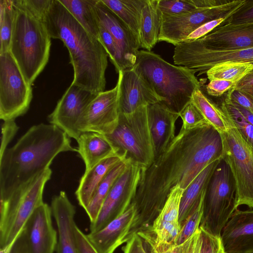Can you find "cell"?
Returning a JSON list of instances; mask_svg holds the SVG:
<instances>
[{
	"label": "cell",
	"instance_id": "1",
	"mask_svg": "<svg viewBox=\"0 0 253 253\" xmlns=\"http://www.w3.org/2000/svg\"><path fill=\"white\" fill-rule=\"evenodd\" d=\"M220 133L210 124L191 129L182 127L167 149L147 168L141 169L132 200L136 213L129 236L151 229L171 189L184 191L211 163L222 159Z\"/></svg>",
	"mask_w": 253,
	"mask_h": 253
},
{
	"label": "cell",
	"instance_id": "2",
	"mask_svg": "<svg viewBox=\"0 0 253 253\" xmlns=\"http://www.w3.org/2000/svg\"><path fill=\"white\" fill-rule=\"evenodd\" d=\"M67 151L78 149L59 127L45 124L31 127L0 156V202L49 169L58 154Z\"/></svg>",
	"mask_w": 253,
	"mask_h": 253
},
{
	"label": "cell",
	"instance_id": "3",
	"mask_svg": "<svg viewBox=\"0 0 253 253\" xmlns=\"http://www.w3.org/2000/svg\"><path fill=\"white\" fill-rule=\"evenodd\" d=\"M43 22L51 38L62 41L74 69L71 84L94 93L105 91L108 54L59 0H52Z\"/></svg>",
	"mask_w": 253,
	"mask_h": 253
},
{
	"label": "cell",
	"instance_id": "4",
	"mask_svg": "<svg viewBox=\"0 0 253 253\" xmlns=\"http://www.w3.org/2000/svg\"><path fill=\"white\" fill-rule=\"evenodd\" d=\"M133 68L162 99L160 102L177 113L200 89L193 71L172 65L152 51L139 50Z\"/></svg>",
	"mask_w": 253,
	"mask_h": 253
},
{
	"label": "cell",
	"instance_id": "5",
	"mask_svg": "<svg viewBox=\"0 0 253 253\" xmlns=\"http://www.w3.org/2000/svg\"><path fill=\"white\" fill-rule=\"evenodd\" d=\"M13 4L15 16L9 51L32 85L48 61L51 38L43 21Z\"/></svg>",
	"mask_w": 253,
	"mask_h": 253
},
{
	"label": "cell",
	"instance_id": "6",
	"mask_svg": "<svg viewBox=\"0 0 253 253\" xmlns=\"http://www.w3.org/2000/svg\"><path fill=\"white\" fill-rule=\"evenodd\" d=\"M118 156L124 161L139 166L149 167L155 159L147 106L139 107L129 114L120 113L114 131L105 135Z\"/></svg>",
	"mask_w": 253,
	"mask_h": 253
},
{
	"label": "cell",
	"instance_id": "7",
	"mask_svg": "<svg viewBox=\"0 0 253 253\" xmlns=\"http://www.w3.org/2000/svg\"><path fill=\"white\" fill-rule=\"evenodd\" d=\"M52 171L47 169L34 179L0 202V251L15 239L35 210L43 203L42 195Z\"/></svg>",
	"mask_w": 253,
	"mask_h": 253
},
{
	"label": "cell",
	"instance_id": "8",
	"mask_svg": "<svg viewBox=\"0 0 253 253\" xmlns=\"http://www.w3.org/2000/svg\"><path fill=\"white\" fill-rule=\"evenodd\" d=\"M223 111L227 129L220 133L223 142L222 159L229 166L235 181V208L238 209L240 206L246 205L253 208V147Z\"/></svg>",
	"mask_w": 253,
	"mask_h": 253
},
{
	"label": "cell",
	"instance_id": "9",
	"mask_svg": "<svg viewBox=\"0 0 253 253\" xmlns=\"http://www.w3.org/2000/svg\"><path fill=\"white\" fill-rule=\"evenodd\" d=\"M236 187L228 164L222 159L216 168L206 190L200 227L220 236L235 211Z\"/></svg>",
	"mask_w": 253,
	"mask_h": 253
},
{
	"label": "cell",
	"instance_id": "10",
	"mask_svg": "<svg viewBox=\"0 0 253 253\" xmlns=\"http://www.w3.org/2000/svg\"><path fill=\"white\" fill-rule=\"evenodd\" d=\"M246 0H218L214 5L198 8L177 15L162 13L159 42L175 46L183 42L193 32L203 24L220 18L232 16Z\"/></svg>",
	"mask_w": 253,
	"mask_h": 253
},
{
	"label": "cell",
	"instance_id": "11",
	"mask_svg": "<svg viewBox=\"0 0 253 253\" xmlns=\"http://www.w3.org/2000/svg\"><path fill=\"white\" fill-rule=\"evenodd\" d=\"M32 85L26 81L8 51L0 54V119L15 120L28 110Z\"/></svg>",
	"mask_w": 253,
	"mask_h": 253
},
{
	"label": "cell",
	"instance_id": "12",
	"mask_svg": "<svg viewBox=\"0 0 253 253\" xmlns=\"http://www.w3.org/2000/svg\"><path fill=\"white\" fill-rule=\"evenodd\" d=\"M173 59L175 65L198 73L199 76L206 74L219 63L231 61L253 65V47L216 50L206 48L194 42H183L175 46Z\"/></svg>",
	"mask_w": 253,
	"mask_h": 253
},
{
	"label": "cell",
	"instance_id": "13",
	"mask_svg": "<svg viewBox=\"0 0 253 253\" xmlns=\"http://www.w3.org/2000/svg\"><path fill=\"white\" fill-rule=\"evenodd\" d=\"M141 169L139 166L128 162L125 171L111 187L96 219L90 223V233L100 230L128 209L135 195Z\"/></svg>",
	"mask_w": 253,
	"mask_h": 253
},
{
	"label": "cell",
	"instance_id": "14",
	"mask_svg": "<svg viewBox=\"0 0 253 253\" xmlns=\"http://www.w3.org/2000/svg\"><path fill=\"white\" fill-rule=\"evenodd\" d=\"M119 95L118 82L113 88L98 93L84 112L78 124L79 131L112 133L119 122Z\"/></svg>",
	"mask_w": 253,
	"mask_h": 253
},
{
	"label": "cell",
	"instance_id": "15",
	"mask_svg": "<svg viewBox=\"0 0 253 253\" xmlns=\"http://www.w3.org/2000/svg\"><path fill=\"white\" fill-rule=\"evenodd\" d=\"M97 94L71 84L48 116L49 123L77 141L82 133L78 129L79 122L87 105Z\"/></svg>",
	"mask_w": 253,
	"mask_h": 253
},
{
	"label": "cell",
	"instance_id": "16",
	"mask_svg": "<svg viewBox=\"0 0 253 253\" xmlns=\"http://www.w3.org/2000/svg\"><path fill=\"white\" fill-rule=\"evenodd\" d=\"M118 74L120 113H131L140 107L162 101L147 82L133 67L121 70Z\"/></svg>",
	"mask_w": 253,
	"mask_h": 253
},
{
	"label": "cell",
	"instance_id": "17",
	"mask_svg": "<svg viewBox=\"0 0 253 253\" xmlns=\"http://www.w3.org/2000/svg\"><path fill=\"white\" fill-rule=\"evenodd\" d=\"M95 10L98 22L109 31L119 46L126 69L133 67L141 48L138 37L101 0H96Z\"/></svg>",
	"mask_w": 253,
	"mask_h": 253
},
{
	"label": "cell",
	"instance_id": "18",
	"mask_svg": "<svg viewBox=\"0 0 253 253\" xmlns=\"http://www.w3.org/2000/svg\"><path fill=\"white\" fill-rule=\"evenodd\" d=\"M51 207L43 203L33 211L24 226L30 253H53L58 243Z\"/></svg>",
	"mask_w": 253,
	"mask_h": 253
},
{
	"label": "cell",
	"instance_id": "19",
	"mask_svg": "<svg viewBox=\"0 0 253 253\" xmlns=\"http://www.w3.org/2000/svg\"><path fill=\"white\" fill-rule=\"evenodd\" d=\"M194 42L207 48L234 50L253 47V23L221 25Z\"/></svg>",
	"mask_w": 253,
	"mask_h": 253
},
{
	"label": "cell",
	"instance_id": "20",
	"mask_svg": "<svg viewBox=\"0 0 253 253\" xmlns=\"http://www.w3.org/2000/svg\"><path fill=\"white\" fill-rule=\"evenodd\" d=\"M220 237L226 253H253V210L237 209Z\"/></svg>",
	"mask_w": 253,
	"mask_h": 253
},
{
	"label": "cell",
	"instance_id": "21",
	"mask_svg": "<svg viewBox=\"0 0 253 253\" xmlns=\"http://www.w3.org/2000/svg\"><path fill=\"white\" fill-rule=\"evenodd\" d=\"M136 213L131 203L128 209L100 230L89 233L87 236L98 253H113L127 241Z\"/></svg>",
	"mask_w": 253,
	"mask_h": 253
},
{
	"label": "cell",
	"instance_id": "22",
	"mask_svg": "<svg viewBox=\"0 0 253 253\" xmlns=\"http://www.w3.org/2000/svg\"><path fill=\"white\" fill-rule=\"evenodd\" d=\"M50 207L58 230L57 253H78L74 231L75 207L62 191L52 198Z\"/></svg>",
	"mask_w": 253,
	"mask_h": 253
},
{
	"label": "cell",
	"instance_id": "23",
	"mask_svg": "<svg viewBox=\"0 0 253 253\" xmlns=\"http://www.w3.org/2000/svg\"><path fill=\"white\" fill-rule=\"evenodd\" d=\"M147 111L156 159L175 137V123L179 115L160 102L148 105Z\"/></svg>",
	"mask_w": 253,
	"mask_h": 253
},
{
	"label": "cell",
	"instance_id": "24",
	"mask_svg": "<svg viewBox=\"0 0 253 253\" xmlns=\"http://www.w3.org/2000/svg\"><path fill=\"white\" fill-rule=\"evenodd\" d=\"M78 152L84 161L87 171L102 160L118 156L111 143L103 134L83 132L78 140Z\"/></svg>",
	"mask_w": 253,
	"mask_h": 253
},
{
	"label": "cell",
	"instance_id": "25",
	"mask_svg": "<svg viewBox=\"0 0 253 253\" xmlns=\"http://www.w3.org/2000/svg\"><path fill=\"white\" fill-rule=\"evenodd\" d=\"M124 161L119 156L107 158L84 172L75 192L79 204L84 210L90 203L98 186L107 174L118 164Z\"/></svg>",
	"mask_w": 253,
	"mask_h": 253
},
{
	"label": "cell",
	"instance_id": "26",
	"mask_svg": "<svg viewBox=\"0 0 253 253\" xmlns=\"http://www.w3.org/2000/svg\"><path fill=\"white\" fill-rule=\"evenodd\" d=\"M162 12L158 6V0H145L142 7L139 28L141 48L151 51L159 42Z\"/></svg>",
	"mask_w": 253,
	"mask_h": 253
},
{
	"label": "cell",
	"instance_id": "27",
	"mask_svg": "<svg viewBox=\"0 0 253 253\" xmlns=\"http://www.w3.org/2000/svg\"><path fill=\"white\" fill-rule=\"evenodd\" d=\"M216 160L206 167L184 191L180 205L179 222L181 226L194 205L208 186L212 175L220 162Z\"/></svg>",
	"mask_w": 253,
	"mask_h": 253
},
{
	"label": "cell",
	"instance_id": "28",
	"mask_svg": "<svg viewBox=\"0 0 253 253\" xmlns=\"http://www.w3.org/2000/svg\"><path fill=\"white\" fill-rule=\"evenodd\" d=\"M59 1L87 31L99 40V22L95 10L96 0Z\"/></svg>",
	"mask_w": 253,
	"mask_h": 253
},
{
	"label": "cell",
	"instance_id": "29",
	"mask_svg": "<svg viewBox=\"0 0 253 253\" xmlns=\"http://www.w3.org/2000/svg\"><path fill=\"white\" fill-rule=\"evenodd\" d=\"M128 164L126 161H122L110 170L98 186L90 203L84 210L90 223L96 219L111 187L117 179L125 171Z\"/></svg>",
	"mask_w": 253,
	"mask_h": 253
},
{
	"label": "cell",
	"instance_id": "30",
	"mask_svg": "<svg viewBox=\"0 0 253 253\" xmlns=\"http://www.w3.org/2000/svg\"><path fill=\"white\" fill-rule=\"evenodd\" d=\"M139 38L141 13L145 0H101Z\"/></svg>",
	"mask_w": 253,
	"mask_h": 253
},
{
	"label": "cell",
	"instance_id": "31",
	"mask_svg": "<svg viewBox=\"0 0 253 253\" xmlns=\"http://www.w3.org/2000/svg\"><path fill=\"white\" fill-rule=\"evenodd\" d=\"M191 101L210 125L220 133L227 130V124L224 112L220 106L206 96L201 88L195 91Z\"/></svg>",
	"mask_w": 253,
	"mask_h": 253
},
{
	"label": "cell",
	"instance_id": "32",
	"mask_svg": "<svg viewBox=\"0 0 253 253\" xmlns=\"http://www.w3.org/2000/svg\"><path fill=\"white\" fill-rule=\"evenodd\" d=\"M253 71V65L248 63L227 61L215 64L206 75L208 79H219L237 84Z\"/></svg>",
	"mask_w": 253,
	"mask_h": 253
},
{
	"label": "cell",
	"instance_id": "33",
	"mask_svg": "<svg viewBox=\"0 0 253 253\" xmlns=\"http://www.w3.org/2000/svg\"><path fill=\"white\" fill-rule=\"evenodd\" d=\"M184 191L179 185L171 189L162 210L155 220L150 230L164 223L179 222L180 205Z\"/></svg>",
	"mask_w": 253,
	"mask_h": 253
},
{
	"label": "cell",
	"instance_id": "34",
	"mask_svg": "<svg viewBox=\"0 0 253 253\" xmlns=\"http://www.w3.org/2000/svg\"><path fill=\"white\" fill-rule=\"evenodd\" d=\"M14 16L12 0H0V54L9 51Z\"/></svg>",
	"mask_w": 253,
	"mask_h": 253
},
{
	"label": "cell",
	"instance_id": "35",
	"mask_svg": "<svg viewBox=\"0 0 253 253\" xmlns=\"http://www.w3.org/2000/svg\"><path fill=\"white\" fill-rule=\"evenodd\" d=\"M206 190L204 191L181 225L179 234L175 242L176 245L184 243L199 229L203 214Z\"/></svg>",
	"mask_w": 253,
	"mask_h": 253
},
{
	"label": "cell",
	"instance_id": "36",
	"mask_svg": "<svg viewBox=\"0 0 253 253\" xmlns=\"http://www.w3.org/2000/svg\"><path fill=\"white\" fill-rule=\"evenodd\" d=\"M244 139L253 147V126L244 117L227 95L220 105Z\"/></svg>",
	"mask_w": 253,
	"mask_h": 253
},
{
	"label": "cell",
	"instance_id": "37",
	"mask_svg": "<svg viewBox=\"0 0 253 253\" xmlns=\"http://www.w3.org/2000/svg\"><path fill=\"white\" fill-rule=\"evenodd\" d=\"M99 40L118 73L126 69L121 51L109 31L99 22Z\"/></svg>",
	"mask_w": 253,
	"mask_h": 253
},
{
	"label": "cell",
	"instance_id": "38",
	"mask_svg": "<svg viewBox=\"0 0 253 253\" xmlns=\"http://www.w3.org/2000/svg\"><path fill=\"white\" fill-rule=\"evenodd\" d=\"M158 6L163 14L177 15L201 8L200 0H158Z\"/></svg>",
	"mask_w": 253,
	"mask_h": 253
},
{
	"label": "cell",
	"instance_id": "39",
	"mask_svg": "<svg viewBox=\"0 0 253 253\" xmlns=\"http://www.w3.org/2000/svg\"><path fill=\"white\" fill-rule=\"evenodd\" d=\"M182 122L181 127L191 129L209 124L200 111L191 101L179 113Z\"/></svg>",
	"mask_w": 253,
	"mask_h": 253
},
{
	"label": "cell",
	"instance_id": "40",
	"mask_svg": "<svg viewBox=\"0 0 253 253\" xmlns=\"http://www.w3.org/2000/svg\"><path fill=\"white\" fill-rule=\"evenodd\" d=\"M16 5L28 11L38 18L43 21L52 0H12Z\"/></svg>",
	"mask_w": 253,
	"mask_h": 253
},
{
	"label": "cell",
	"instance_id": "41",
	"mask_svg": "<svg viewBox=\"0 0 253 253\" xmlns=\"http://www.w3.org/2000/svg\"><path fill=\"white\" fill-rule=\"evenodd\" d=\"M199 228L201 238L200 253H226L220 236L213 235L201 227Z\"/></svg>",
	"mask_w": 253,
	"mask_h": 253
},
{
	"label": "cell",
	"instance_id": "42",
	"mask_svg": "<svg viewBox=\"0 0 253 253\" xmlns=\"http://www.w3.org/2000/svg\"><path fill=\"white\" fill-rule=\"evenodd\" d=\"M231 17L227 16L220 18L203 24L191 33L183 42L194 41L205 36L216 27L230 22Z\"/></svg>",
	"mask_w": 253,
	"mask_h": 253
},
{
	"label": "cell",
	"instance_id": "43",
	"mask_svg": "<svg viewBox=\"0 0 253 253\" xmlns=\"http://www.w3.org/2000/svg\"><path fill=\"white\" fill-rule=\"evenodd\" d=\"M230 22L235 23H253V0H246L232 16Z\"/></svg>",
	"mask_w": 253,
	"mask_h": 253
},
{
	"label": "cell",
	"instance_id": "44",
	"mask_svg": "<svg viewBox=\"0 0 253 253\" xmlns=\"http://www.w3.org/2000/svg\"><path fill=\"white\" fill-rule=\"evenodd\" d=\"M236 84L229 81L215 79L210 81L206 86L208 94L214 97L221 96L232 88Z\"/></svg>",
	"mask_w": 253,
	"mask_h": 253
},
{
	"label": "cell",
	"instance_id": "45",
	"mask_svg": "<svg viewBox=\"0 0 253 253\" xmlns=\"http://www.w3.org/2000/svg\"><path fill=\"white\" fill-rule=\"evenodd\" d=\"M19 129L14 120L4 121L1 126V139L0 156L7 148L8 144L12 140Z\"/></svg>",
	"mask_w": 253,
	"mask_h": 253
},
{
	"label": "cell",
	"instance_id": "46",
	"mask_svg": "<svg viewBox=\"0 0 253 253\" xmlns=\"http://www.w3.org/2000/svg\"><path fill=\"white\" fill-rule=\"evenodd\" d=\"M74 236L78 253H98L85 234L76 224Z\"/></svg>",
	"mask_w": 253,
	"mask_h": 253
},
{
	"label": "cell",
	"instance_id": "47",
	"mask_svg": "<svg viewBox=\"0 0 253 253\" xmlns=\"http://www.w3.org/2000/svg\"><path fill=\"white\" fill-rule=\"evenodd\" d=\"M253 102V71L245 77L233 87Z\"/></svg>",
	"mask_w": 253,
	"mask_h": 253
},
{
	"label": "cell",
	"instance_id": "48",
	"mask_svg": "<svg viewBox=\"0 0 253 253\" xmlns=\"http://www.w3.org/2000/svg\"><path fill=\"white\" fill-rule=\"evenodd\" d=\"M226 95L232 102L240 105L253 114V102L243 93L232 88Z\"/></svg>",
	"mask_w": 253,
	"mask_h": 253
},
{
	"label": "cell",
	"instance_id": "49",
	"mask_svg": "<svg viewBox=\"0 0 253 253\" xmlns=\"http://www.w3.org/2000/svg\"><path fill=\"white\" fill-rule=\"evenodd\" d=\"M124 253H148L142 238L137 234H134L123 248Z\"/></svg>",
	"mask_w": 253,
	"mask_h": 253
},
{
	"label": "cell",
	"instance_id": "50",
	"mask_svg": "<svg viewBox=\"0 0 253 253\" xmlns=\"http://www.w3.org/2000/svg\"><path fill=\"white\" fill-rule=\"evenodd\" d=\"M184 243L179 245H172L164 251L163 253H183Z\"/></svg>",
	"mask_w": 253,
	"mask_h": 253
}]
</instances>
